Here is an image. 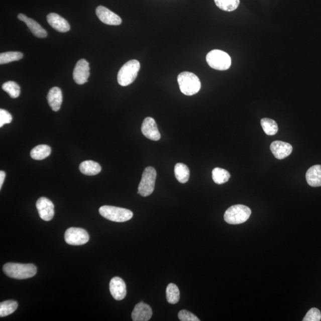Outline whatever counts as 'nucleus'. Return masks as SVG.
Here are the masks:
<instances>
[{
	"label": "nucleus",
	"mask_w": 321,
	"mask_h": 321,
	"mask_svg": "<svg viewBox=\"0 0 321 321\" xmlns=\"http://www.w3.org/2000/svg\"><path fill=\"white\" fill-rule=\"evenodd\" d=\"M3 271L9 277L24 280L35 276L37 268L35 265L31 264L8 263L3 267Z\"/></svg>",
	"instance_id": "nucleus-1"
},
{
	"label": "nucleus",
	"mask_w": 321,
	"mask_h": 321,
	"mask_svg": "<svg viewBox=\"0 0 321 321\" xmlns=\"http://www.w3.org/2000/svg\"><path fill=\"white\" fill-rule=\"evenodd\" d=\"M177 81L181 92L184 95L187 96L195 95L200 89V81L198 77L194 73L184 71L178 74Z\"/></svg>",
	"instance_id": "nucleus-2"
},
{
	"label": "nucleus",
	"mask_w": 321,
	"mask_h": 321,
	"mask_svg": "<svg viewBox=\"0 0 321 321\" xmlns=\"http://www.w3.org/2000/svg\"><path fill=\"white\" fill-rule=\"evenodd\" d=\"M140 68V63L136 60H130L123 65L118 73L119 85L122 86L131 85L137 77Z\"/></svg>",
	"instance_id": "nucleus-3"
},
{
	"label": "nucleus",
	"mask_w": 321,
	"mask_h": 321,
	"mask_svg": "<svg viewBox=\"0 0 321 321\" xmlns=\"http://www.w3.org/2000/svg\"><path fill=\"white\" fill-rule=\"evenodd\" d=\"M99 212L103 218L118 223L129 221L134 216L131 210L113 206H102L100 207Z\"/></svg>",
	"instance_id": "nucleus-4"
},
{
	"label": "nucleus",
	"mask_w": 321,
	"mask_h": 321,
	"mask_svg": "<svg viewBox=\"0 0 321 321\" xmlns=\"http://www.w3.org/2000/svg\"><path fill=\"white\" fill-rule=\"evenodd\" d=\"M251 215V210L243 205H235L227 209L224 219L230 225H240L246 222Z\"/></svg>",
	"instance_id": "nucleus-5"
},
{
	"label": "nucleus",
	"mask_w": 321,
	"mask_h": 321,
	"mask_svg": "<svg viewBox=\"0 0 321 321\" xmlns=\"http://www.w3.org/2000/svg\"><path fill=\"white\" fill-rule=\"evenodd\" d=\"M206 62L212 69L217 70H228L232 64L231 57L226 52L219 50L210 51L206 57Z\"/></svg>",
	"instance_id": "nucleus-6"
},
{
	"label": "nucleus",
	"mask_w": 321,
	"mask_h": 321,
	"mask_svg": "<svg viewBox=\"0 0 321 321\" xmlns=\"http://www.w3.org/2000/svg\"><path fill=\"white\" fill-rule=\"evenodd\" d=\"M156 177L157 172L153 167L146 168L139 183L138 193L144 197L151 195L154 190Z\"/></svg>",
	"instance_id": "nucleus-7"
},
{
	"label": "nucleus",
	"mask_w": 321,
	"mask_h": 321,
	"mask_svg": "<svg viewBox=\"0 0 321 321\" xmlns=\"http://www.w3.org/2000/svg\"><path fill=\"white\" fill-rule=\"evenodd\" d=\"M65 241L67 244L79 246L86 244L89 241V236L85 230L80 228L68 229L64 235Z\"/></svg>",
	"instance_id": "nucleus-8"
},
{
	"label": "nucleus",
	"mask_w": 321,
	"mask_h": 321,
	"mask_svg": "<svg viewBox=\"0 0 321 321\" xmlns=\"http://www.w3.org/2000/svg\"><path fill=\"white\" fill-rule=\"evenodd\" d=\"M36 206L41 219L46 222L51 221L53 219L54 216V205L50 199L45 197H40L37 200Z\"/></svg>",
	"instance_id": "nucleus-9"
},
{
	"label": "nucleus",
	"mask_w": 321,
	"mask_h": 321,
	"mask_svg": "<svg viewBox=\"0 0 321 321\" xmlns=\"http://www.w3.org/2000/svg\"><path fill=\"white\" fill-rule=\"evenodd\" d=\"M89 63L85 59L77 61L73 70V79L78 85H83L87 82L90 73Z\"/></svg>",
	"instance_id": "nucleus-10"
},
{
	"label": "nucleus",
	"mask_w": 321,
	"mask_h": 321,
	"mask_svg": "<svg viewBox=\"0 0 321 321\" xmlns=\"http://www.w3.org/2000/svg\"><path fill=\"white\" fill-rule=\"evenodd\" d=\"M141 131L143 135L151 141H158L161 139L160 133L153 118H147L144 119Z\"/></svg>",
	"instance_id": "nucleus-11"
},
{
	"label": "nucleus",
	"mask_w": 321,
	"mask_h": 321,
	"mask_svg": "<svg viewBox=\"0 0 321 321\" xmlns=\"http://www.w3.org/2000/svg\"><path fill=\"white\" fill-rule=\"evenodd\" d=\"M96 14L99 20L106 25L118 26L122 23V19L118 15L102 6L96 8Z\"/></svg>",
	"instance_id": "nucleus-12"
},
{
	"label": "nucleus",
	"mask_w": 321,
	"mask_h": 321,
	"mask_svg": "<svg viewBox=\"0 0 321 321\" xmlns=\"http://www.w3.org/2000/svg\"><path fill=\"white\" fill-rule=\"evenodd\" d=\"M110 291L112 296L117 300L124 299L127 294L125 281L118 277L113 278L110 281Z\"/></svg>",
	"instance_id": "nucleus-13"
},
{
	"label": "nucleus",
	"mask_w": 321,
	"mask_h": 321,
	"mask_svg": "<svg viewBox=\"0 0 321 321\" xmlns=\"http://www.w3.org/2000/svg\"><path fill=\"white\" fill-rule=\"evenodd\" d=\"M270 150L274 156L278 160H283L289 156L292 152L293 147L288 143L277 141L272 143Z\"/></svg>",
	"instance_id": "nucleus-14"
},
{
	"label": "nucleus",
	"mask_w": 321,
	"mask_h": 321,
	"mask_svg": "<svg viewBox=\"0 0 321 321\" xmlns=\"http://www.w3.org/2000/svg\"><path fill=\"white\" fill-rule=\"evenodd\" d=\"M152 315L151 307L142 301L136 304L132 313L134 321H148L151 318Z\"/></svg>",
	"instance_id": "nucleus-15"
},
{
	"label": "nucleus",
	"mask_w": 321,
	"mask_h": 321,
	"mask_svg": "<svg viewBox=\"0 0 321 321\" xmlns=\"http://www.w3.org/2000/svg\"><path fill=\"white\" fill-rule=\"evenodd\" d=\"M47 19L48 24L55 30L62 33L70 31V26L69 23L60 15L51 13L47 15Z\"/></svg>",
	"instance_id": "nucleus-16"
},
{
	"label": "nucleus",
	"mask_w": 321,
	"mask_h": 321,
	"mask_svg": "<svg viewBox=\"0 0 321 321\" xmlns=\"http://www.w3.org/2000/svg\"><path fill=\"white\" fill-rule=\"evenodd\" d=\"M18 18L19 20L25 23L35 37L40 38H44L47 37V31L34 19L29 18L27 16L22 14L18 15Z\"/></svg>",
	"instance_id": "nucleus-17"
},
{
	"label": "nucleus",
	"mask_w": 321,
	"mask_h": 321,
	"mask_svg": "<svg viewBox=\"0 0 321 321\" xmlns=\"http://www.w3.org/2000/svg\"><path fill=\"white\" fill-rule=\"evenodd\" d=\"M48 104L54 112H58L61 108L63 102V94L61 90L58 87L51 88L47 95Z\"/></svg>",
	"instance_id": "nucleus-18"
},
{
	"label": "nucleus",
	"mask_w": 321,
	"mask_h": 321,
	"mask_svg": "<svg viewBox=\"0 0 321 321\" xmlns=\"http://www.w3.org/2000/svg\"><path fill=\"white\" fill-rule=\"evenodd\" d=\"M306 179L310 186H321V165H315L311 167L306 172Z\"/></svg>",
	"instance_id": "nucleus-19"
},
{
	"label": "nucleus",
	"mask_w": 321,
	"mask_h": 321,
	"mask_svg": "<svg viewBox=\"0 0 321 321\" xmlns=\"http://www.w3.org/2000/svg\"><path fill=\"white\" fill-rule=\"evenodd\" d=\"M79 170L81 173L86 176H95L101 171V167L96 162L87 160L80 164Z\"/></svg>",
	"instance_id": "nucleus-20"
},
{
	"label": "nucleus",
	"mask_w": 321,
	"mask_h": 321,
	"mask_svg": "<svg viewBox=\"0 0 321 321\" xmlns=\"http://www.w3.org/2000/svg\"><path fill=\"white\" fill-rule=\"evenodd\" d=\"M51 149L49 146L40 145L35 147L31 151V157L35 160H43L49 157Z\"/></svg>",
	"instance_id": "nucleus-21"
},
{
	"label": "nucleus",
	"mask_w": 321,
	"mask_h": 321,
	"mask_svg": "<svg viewBox=\"0 0 321 321\" xmlns=\"http://www.w3.org/2000/svg\"><path fill=\"white\" fill-rule=\"evenodd\" d=\"M175 176L180 183H186L189 179L190 171L187 165L183 163H177L174 167Z\"/></svg>",
	"instance_id": "nucleus-22"
},
{
	"label": "nucleus",
	"mask_w": 321,
	"mask_h": 321,
	"mask_svg": "<svg viewBox=\"0 0 321 321\" xmlns=\"http://www.w3.org/2000/svg\"><path fill=\"white\" fill-rule=\"evenodd\" d=\"M212 179L216 184H222L228 182L230 178V174L228 171L223 168L217 167L212 172Z\"/></svg>",
	"instance_id": "nucleus-23"
},
{
	"label": "nucleus",
	"mask_w": 321,
	"mask_h": 321,
	"mask_svg": "<svg viewBox=\"0 0 321 321\" xmlns=\"http://www.w3.org/2000/svg\"><path fill=\"white\" fill-rule=\"evenodd\" d=\"M18 307L17 301L6 300L0 303V316L5 317L15 312Z\"/></svg>",
	"instance_id": "nucleus-24"
},
{
	"label": "nucleus",
	"mask_w": 321,
	"mask_h": 321,
	"mask_svg": "<svg viewBox=\"0 0 321 321\" xmlns=\"http://www.w3.org/2000/svg\"><path fill=\"white\" fill-rule=\"evenodd\" d=\"M219 9L226 12H233L239 7L240 0H214Z\"/></svg>",
	"instance_id": "nucleus-25"
},
{
	"label": "nucleus",
	"mask_w": 321,
	"mask_h": 321,
	"mask_svg": "<svg viewBox=\"0 0 321 321\" xmlns=\"http://www.w3.org/2000/svg\"><path fill=\"white\" fill-rule=\"evenodd\" d=\"M166 297L168 303L170 304L178 303L180 300V291L176 284L171 283L168 285Z\"/></svg>",
	"instance_id": "nucleus-26"
},
{
	"label": "nucleus",
	"mask_w": 321,
	"mask_h": 321,
	"mask_svg": "<svg viewBox=\"0 0 321 321\" xmlns=\"http://www.w3.org/2000/svg\"><path fill=\"white\" fill-rule=\"evenodd\" d=\"M261 124L266 134L273 136L277 134L278 127L277 123L274 120L268 118L262 119Z\"/></svg>",
	"instance_id": "nucleus-27"
},
{
	"label": "nucleus",
	"mask_w": 321,
	"mask_h": 321,
	"mask_svg": "<svg viewBox=\"0 0 321 321\" xmlns=\"http://www.w3.org/2000/svg\"><path fill=\"white\" fill-rule=\"evenodd\" d=\"M24 57V54L21 52L10 51L0 54V64H5L19 61Z\"/></svg>",
	"instance_id": "nucleus-28"
},
{
	"label": "nucleus",
	"mask_w": 321,
	"mask_h": 321,
	"mask_svg": "<svg viewBox=\"0 0 321 321\" xmlns=\"http://www.w3.org/2000/svg\"><path fill=\"white\" fill-rule=\"evenodd\" d=\"M2 88L5 92H7L10 96L12 98H17L21 94V87L17 83L13 81L3 84Z\"/></svg>",
	"instance_id": "nucleus-29"
},
{
	"label": "nucleus",
	"mask_w": 321,
	"mask_h": 321,
	"mask_svg": "<svg viewBox=\"0 0 321 321\" xmlns=\"http://www.w3.org/2000/svg\"><path fill=\"white\" fill-rule=\"evenodd\" d=\"M321 319L320 311L317 308L313 307L308 311L303 321H319Z\"/></svg>",
	"instance_id": "nucleus-30"
},
{
	"label": "nucleus",
	"mask_w": 321,
	"mask_h": 321,
	"mask_svg": "<svg viewBox=\"0 0 321 321\" xmlns=\"http://www.w3.org/2000/svg\"><path fill=\"white\" fill-rule=\"evenodd\" d=\"M178 317L181 321H200L198 317L186 310H180Z\"/></svg>",
	"instance_id": "nucleus-31"
},
{
	"label": "nucleus",
	"mask_w": 321,
	"mask_h": 321,
	"mask_svg": "<svg viewBox=\"0 0 321 321\" xmlns=\"http://www.w3.org/2000/svg\"><path fill=\"white\" fill-rule=\"evenodd\" d=\"M13 121L12 116L4 109L0 110V128L6 124H10Z\"/></svg>",
	"instance_id": "nucleus-32"
},
{
	"label": "nucleus",
	"mask_w": 321,
	"mask_h": 321,
	"mask_svg": "<svg viewBox=\"0 0 321 321\" xmlns=\"http://www.w3.org/2000/svg\"><path fill=\"white\" fill-rule=\"evenodd\" d=\"M6 173L5 171H0V189H2L3 184L4 183V181L6 178Z\"/></svg>",
	"instance_id": "nucleus-33"
}]
</instances>
